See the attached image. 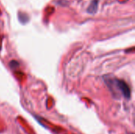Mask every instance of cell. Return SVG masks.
<instances>
[{
	"instance_id": "cell-2",
	"label": "cell",
	"mask_w": 135,
	"mask_h": 134,
	"mask_svg": "<svg viewBox=\"0 0 135 134\" xmlns=\"http://www.w3.org/2000/svg\"><path fill=\"white\" fill-rule=\"evenodd\" d=\"M98 4H99L98 0H93L91 2L89 8L87 9V12L89 14H95L97 11V9H98Z\"/></svg>"
},
{
	"instance_id": "cell-1",
	"label": "cell",
	"mask_w": 135,
	"mask_h": 134,
	"mask_svg": "<svg viewBox=\"0 0 135 134\" xmlns=\"http://www.w3.org/2000/svg\"><path fill=\"white\" fill-rule=\"evenodd\" d=\"M106 83H110L113 85H115V87H117L118 90L122 93V95L127 100H129L131 98V89L130 87L127 85V84L122 80H119V79H110L109 80H105Z\"/></svg>"
}]
</instances>
